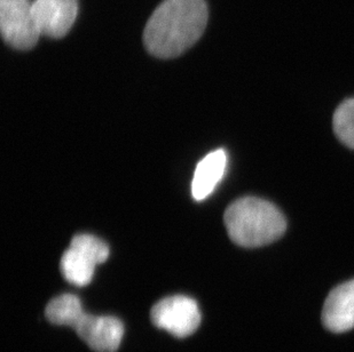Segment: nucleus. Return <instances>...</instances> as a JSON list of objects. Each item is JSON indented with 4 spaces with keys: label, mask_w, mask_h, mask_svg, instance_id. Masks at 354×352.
Wrapping results in <instances>:
<instances>
[{
    "label": "nucleus",
    "mask_w": 354,
    "mask_h": 352,
    "mask_svg": "<svg viewBox=\"0 0 354 352\" xmlns=\"http://www.w3.org/2000/svg\"><path fill=\"white\" fill-rule=\"evenodd\" d=\"M0 30L5 43L15 50L34 48L41 35L30 0H0Z\"/></svg>",
    "instance_id": "obj_4"
},
{
    "label": "nucleus",
    "mask_w": 354,
    "mask_h": 352,
    "mask_svg": "<svg viewBox=\"0 0 354 352\" xmlns=\"http://www.w3.org/2000/svg\"><path fill=\"white\" fill-rule=\"evenodd\" d=\"M80 339L97 352H115L123 339V322L116 317L85 313L76 327Z\"/></svg>",
    "instance_id": "obj_7"
},
{
    "label": "nucleus",
    "mask_w": 354,
    "mask_h": 352,
    "mask_svg": "<svg viewBox=\"0 0 354 352\" xmlns=\"http://www.w3.org/2000/svg\"><path fill=\"white\" fill-rule=\"evenodd\" d=\"M226 166L227 155L223 149L212 151L197 164L192 181V196L195 200H204L214 193L224 177Z\"/></svg>",
    "instance_id": "obj_9"
},
{
    "label": "nucleus",
    "mask_w": 354,
    "mask_h": 352,
    "mask_svg": "<svg viewBox=\"0 0 354 352\" xmlns=\"http://www.w3.org/2000/svg\"><path fill=\"white\" fill-rule=\"evenodd\" d=\"M224 222L230 238L247 248L274 243L287 229L281 211L256 197H243L232 203L225 212Z\"/></svg>",
    "instance_id": "obj_2"
},
{
    "label": "nucleus",
    "mask_w": 354,
    "mask_h": 352,
    "mask_svg": "<svg viewBox=\"0 0 354 352\" xmlns=\"http://www.w3.org/2000/svg\"><path fill=\"white\" fill-rule=\"evenodd\" d=\"M151 322L179 339L195 333L201 324V311L194 299L174 295L158 301L151 311Z\"/></svg>",
    "instance_id": "obj_5"
},
{
    "label": "nucleus",
    "mask_w": 354,
    "mask_h": 352,
    "mask_svg": "<svg viewBox=\"0 0 354 352\" xmlns=\"http://www.w3.org/2000/svg\"><path fill=\"white\" fill-rule=\"evenodd\" d=\"M108 256L109 247L104 242L92 235H77L61 257V273L73 285H88L93 280L95 266L106 262Z\"/></svg>",
    "instance_id": "obj_3"
},
{
    "label": "nucleus",
    "mask_w": 354,
    "mask_h": 352,
    "mask_svg": "<svg viewBox=\"0 0 354 352\" xmlns=\"http://www.w3.org/2000/svg\"><path fill=\"white\" fill-rule=\"evenodd\" d=\"M32 13L40 35L59 39L74 26L78 0H34Z\"/></svg>",
    "instance_id": "obj_6"
},
{
    "label": "nucleus",
    "mask_w": 354,
    "mask_h": 352,
    "mask_svg": "<svg viewBox=\"0 0 354 352\" xmlns=\"http://www.w3.org/2000/svg\"><path fill=\"white\" fill-rule=\"evenodd\" d=\"M45 313L46 318L54 325L71 326L75 329L86 313L84 311L83 304L77 296L62 294L54 297L47 304Z\"/></svg>",
    "instance_id": "obj_10"
},
{
    "label": "nucleus",
    "mask_w": 354,
    "mask_h": 352,
    "mask_svg": "<svg viewBox=\"0 0 354 352\" xmlns=\"http://www.w3.org/2000/svg\"><path fill=\"white\" fill-rule=\"evenodd\" d=\"M207 19L204 0H164L145 28V47L160 59L178 57L200 39Z\"/></svg>",
    "instance_id": "obj_1"
},
{
    "label": "nucleus",
    "mask_w": 354,
    "mask_h": 352,
    "mask_svg": "<svg viewBox=\"0 0 354 352\" xmlns=\"http://www.w3.org/2000/svg\"><path fill=\"white\" fill-rule=\"evenodd\" d=\"M322 322L326 329L334 333L354 329V280L329 293L322 310Z\"/></svg>",
    "instance_id": "obj_8"
},
{
    "label": "nucleus",
    "mask_w": 354,
    "mask_h": 352,
    "mask_svg": "<svg viewBox=\"0 0 354 352\" xmlns=\"http://www.w3.org/2000/svg\"><path fill=\"white\" fill-rule=\"evenodd\" d=\"M334 130L342 143L354 149V99L344 101L335 111Z\"/></svg>",
    "instance_id": "obj_11"
}]
</instances>
